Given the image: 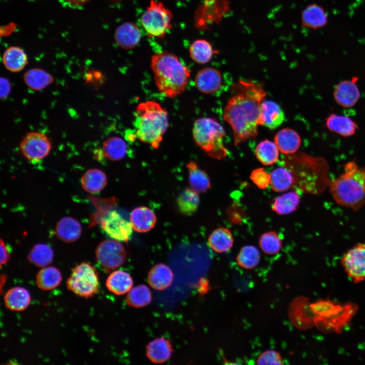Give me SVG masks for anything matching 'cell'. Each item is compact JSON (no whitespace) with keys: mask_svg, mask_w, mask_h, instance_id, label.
I'll return each mask as SVG.
<instances>
[{"mask_svg":"<svg viewBox=\"0 0 365 365\" xmlns=\"http://www.w3.org/2000/svg\"><path fill=\"white\" fill-rule=\"evenodd\" d=\"M11 86L10 82L5 78L1 79V97L5 99L10 93Z\"/></svg>","mask_w":365,"mask_h":365,"instance_id":"obj_45","label":"cell"},{"mask_svg":"<svg viewBox=\"0 0 365 365\" xmlns=\"http://www.w3.org/2000/svg\"><path fill=\"white\" fill-rule=\"evenodd\" d=\"M10 259V253L8 247L1 239V266L5 264Z\"/></svg>","mask_w":365,"mask_h":365,"instance_id":"obj_46","label":"cell"},{"mask_svg":"<svg viewBox=\"0 0 365 365\" xmlns=\"http://www.w3.org/2000/svg\"><path fill=\"white\" fill-rule=\"evenodd\" d=\"M5 67L12 72L21 71L27 64V56L20 47L12 46L8 48L3 56Z\"/></svg>","mask_w":365,"mask_h":365,"instance_id":"obj_27","label":"cell"},{"mask_svg":"<svg viewBox=\"0 0 365 365\" xmlns=\"http://www.w3.org/2000/svg\"><path fill=\"white\" fill-rule=\"evenodd\" d=\"M173 277V273L169 267L160 263L151 269L148 275V281L154 289L162 290L171 284Z\"/></svg>","mask_w":365,"mask_h":365,"instance_id":"obj_20","label":"cell"},{"mask_svg":"<svg viewBox=\"0 0 365 365\" xmlns=\"http://www.w3.org/2000/svg\"><path fill=\"white\" fill-rule=\"evenodd\" d=\"M360 96L356 80H345L340 82L334 91L337 103L344 107H351L358 101Z\"/></svg>","mask_w":365,"mask_h":365,"instance_id":"obj_14","label":"cell"},{"mask_svg":"<svg viewBox=\"0 0 365 365\" xmlns=\"http://www.w3.org/2000/svg\"><path fill=\"white\" fill-rule=\"evenodd\" d=\"M274 142L281 153L289 155L297 152L301 145V138L295 130L284 128L276 134Z\"/></svg>","mask_w":365,"mask_h":365,"instance_id":"obj_19","label":"cell"},{"mask_svg":"<svg viewBox=\"0 0 365 365\" xmlns=\"http://www.w3.org/2000/svg\"><path fill=\"white\" fill-rule=\"evenodd\" d=\"M23 79L26 85L34 90H41L53 82V77L41 68H32L25 72Z\"/></svg>","mask_w":365,"mask_h":365,"instance_id":"obj_33","label":"cell"},{"mask_svg":"<svg viewBox=\"0 0 365 365\" xmlns=\"http://www.w3.org/2000/svg\"><path fill=\"white\" fill-rule=\"evenodd\" d=\"M215 53L211 44L203 39L194 41L189 49L191 59L195 62L201 64L209 62Z\"/></svg>","mask_w":365,"mask_h":365,"instance_id":"obj_34","label":"cell"},{"mask_svg":"<svg viewBox=\"0 0 365 365\" xmlns=\"http://www.w3.org/2000/svg\"><path fill=\"white\" fill-rule=\"evenodd\" d=\"M325 125L328 130L343 137L353 135L357 125L349 117L332 114L325 119Z\"/></svg>","mask_w":365,"mask_h":365,"instance_id":"obj_21","label":"cell"},{"mask_svg":"<svg viewBox=\"0 0 365 365\" xmlns=\"http://www.w3.org/2000/svg\"><path fill=\"white\" fill-rule=\"evenodd\" d=\"M205 3L206 8H211V11L213 12L214 15L216 16L217 18H220L223 16L226 12L228 8V4H218L217 2H225L223 0H204Z\"/></svg>","mask_w":365,"mask_h":365,"instance_id":"obj_44","label":"cell"},{"mask_svg":"<svg viewBox=\"0 0 365 365\" xmlns=\"http://www.w3.org/2000/svg\"><path fill=\"white\" fill-rule=\"evenodd\" d=\"M68 289L78 296L89 298L99 290L98 273L89 263L83 262L75 267L67 280Z\"/></svg>","mask_w":365,"mask_h":365,"instance_id":"obj_7","label":"cell"},{"mask_svg":"<svg viewBox=\"0 0 365 365\" xmlns=\"http://www.w3.org/2000/svg\"><path fill=\"white\" fill-rule=\"evenodd\" d=\"M107 184L105 174L98 169L87 170L81 178L83 189L91 194H96L102 191Z\"/></svg>","mask_w":365,"mask_h":365,"instance_id":"obj_28","label":"cell"},{"mask_svg":"<svg viewBox=\"0 0 365 365\" xmlns=\"http://www.w3.org/2000/svg\"><path fill=\"white\" fill-rule=\"evenodd\" d=\"M102 230L111 238L128 242L132 235L130 222L125 219L116 210H111L101 221Z\"/></svg>","mask_w":365,"mask_h":365,"instance_id":"obj_12","label":"cell"},{"mask_svg":"<svg viewBox=\"0 0 365 365\" xmlns=\"http://www.w3.org/2000/svg\"><path fill=\"white\" fill-rule=\"evenodd\" d=\"M20 148L23 155L28 161L37 162L48 156L52 145L45 134L39 132H31L23 138Z\"/></svg>","mask_w":365,"mask_h":365,"instance_id":"obj_10","label":"cell"},{"mask_svg":"<svg viewBox=\"0 0 365 365\" xmlns=\"http://www.w3.org/2000/svg\"><path fill=\"white\" fill-rule=\"evenodd\" d=\"M330 193L338 205L357 211L365 204V166L359 167L354 161L344 165L343 172L331 179Z\"/></svg>","mask_w":365,"mask_h":365,"instance_id":"obj_4","label":"cell"},{"mask_svg":"<svg viewBox=\"0 0 365 365\" xmlns=\"http://www.w3.org/2000/svg\"><path fill=\"white\" fill-rule=\"evenodd\" d=\"M172 14L161 2L152 0L141 17V24L150 37L162 38L172 26Z\"/></svg>","mask_w":365,"mask_h":365,"instance_id":"obj_8","label":"cell"},{"mask_svg":"<svg viewBox=\"0 0 365 365\" xmlns=\"http://www.w3.org/2000/svg\"><path fill=\"white\" fill-rule=\"evenodd\" d=\"M169 340L164 337L157 338L150 342L146 347V355L155 363H162L167 361L173 352Z\"/></svg>","mask_w":365,"mask_h":365,"instance_id":"obj_18","label":"cell"},{"mask_svg":"<svg viewBox=\"0 0 365 365\" xmlns=\"http://www.w3.org/2000/svg\"><path fill=\"white\" fill-rule=\"evenodd\" d=\"M127 151L126 141L118 136H113L104 141L102 151L104 156L111 161H119L125 157Z\"/></svg>","mask_w":365,"mask_h":365,"instance_id":"obj_35","label":"cell"},{"mask_svg":"<svg viewBox=\"0 0 365 365\" xmlns=\"http://www.w3.org/2000/svg\"><path fill=\"white\" fill-rule=\"evenodd\" d=\"M294 185L293 174L285 166L276 168L270 173V185L276 192L286 191L294 187Z\"/></svg>","mask_w":365,"mask_h":365,"instance_id":"obj_29","label":"cell"},{"mask_svg":"<svg viewBox=\"0 0 365 365\" xmlns=\"http://www.w3.org/2000/svg\"><path fill=\"white\" fill-rule=\"evenodd\" d=\"M191 188L198 193H205L211 187L209 177L205 171L200 169L193 161L187 165Z\"/></svg>","mask_w":365,"mask_h":365,"instance_id":"obj_25","label":"cell"},{"mask_svg":"<svg viewBox=\"0 0 365 365\" xmlns=\"http://www.w3.org/2000/svg\"><path fill=\"white\" fill-rule=\"evenodd\" d=\"M234 238L228 229L222 227L214 230L208 239V245L214 251L223 253L229 251L233 246Z\"/></svg>","mask_w":365,"mask_h":365,"instance_id":"obj_26","label":"cell"},{"mask_svg":"<svg viewBox=\"0 0 365 365\" xmlns=\"http://www.w3.org/2000/svg\"><path fill=\"white\" fill-rule=\"evenodd\" d=\"M81 232L82 227L79 222L69 216H65L60 220L56 227L58 238L67 243L77 240Z\"/></svg>","mask_w":365,"mask_h":365,"instance_id":"obj_22","label":"cell"},{"mask_svg":"<svg viewBox=\"0 0 365 365\" xmlns=\"http://www.w3.org/2000/svg\"><path fill=\"white\" fill-rule=\"evenodd\" d=\"M95 255L98 263L105 271L120 267L126 258L124 246L115 239H107L100 242L96 249Z\"/></svg>","mask_w":365,"mask_h":365,"instance_id":"obj_9","label":"cell"},{"mask_svg":"<svg viewBox=\"0 0 365 365\" xmlns=\"http://www.w3.org/2000/svg\"><path fill=\"white\" fill-rule=\"evenodd\" d=\"M279 149L275 142L265 139L259 142L255 149L257 159L263 165L275 163L279 159Z\"/></svg>","mask_w":365,"mask_h":365,"instance_id":"obj_36","label":"cell"},{"mask_svg":"<svg viewBox=\"0 0 365 365\" xmlns=\"http://www.w3.org/2000/svg\"><path fill=\"white\" fill-rule=\"evenodd\" d=\"M152 294L149 288L144 284H139L132 288L126 297L128 305L134 308H141L150 303Z\"/></svg>","mask_w":365,"mask_h":365,"instance_id":"obj_39","label":"cell"},{"mask_svg":"<svg viewBox=\"0 0 365 365\" xmlns=\"http://www.w3.org/2000/svg\"><path fill=\"white\" fill-rule=\"evenodd\" d=\"M134 117L133 137L158 149L169 126L166 109L157 102L147 101L137 105Z\"/></svg>","mask_w":365,"mask_h":365,"instance_id":"obj_5","label":"cell"},{"mask_svg":"<svg viewBox=\"0 0 365 365\" xmlns=\"http://www.w3.org/2000/svg\"><path fill=\"white\" fill-rule=\"evenodd\" d=\"M67 1L71 4L78 5L84 4L86 3V2H87L88 1H89V0H67Z\"/></svg>","mask_w":365,"mask_h":365,"instance_id":"obj_47","label":"cell"},{"mask_svg":"<svg viewBox=\"0 0 365 365\" xmlns=\"http://www.w3.org/2000/svg\"><path fill=\"white\" fill-rule=\"evenodd\" d=\"M261 259L259 249L253 245H245L238 253L236 260L238 265L244 269L250 270L256 267Z\"/></svg>","mask_w":365,"mask_h":365,"instance_id":"obj_40","label":"cell"},{"mask_svg":"<svg viewBox=\"0 0 365 365\" xmlns=\"http://www.w3.org/2000/svg\"><path fill=\"white\" fill-rule=\"evenodd\" d=\"M6 307L13 311H21L25 309L30 302V296L25 288L16 286L10 289L5 294Z\"/></svg>","mask_w":365,"mask_h":365,"instance_id":"obj_24","label":"cell"},{"mask_svg":"<svg viewBox=\"0 0 365 365\" xmlns=\"http://www.w3.org/2000/svg\"><path fill=\"white\" fill-rule=\"evenodd\" d=\"M300 197L296 191H289L276 197L272 209L279 215H286L295 211L299 206Z\"/></svg>","mask_w":365,"mask_h":365,"instance_id":"obj_30","label":"cell"},{"mask_svg":"<svg viewBox=\"0 0 365 365\" xmlns=\"http://www.w3.org/2000/svg\"><path fill=\"white\" fill-rule=\"evenodd\" d=\"M196 144L211 158L221 160L228 155L224 144L225 131L214 118L203 117L197 119L192 129Z\"/></svg>","mask_w":365,"mask_h":365,"instance_id":"obj_6","label":"cell"},{"mask_svg":"<svg viewBox=\"0 0 365 365\" xmlns=\"http://www.w3.org/2000/svg\"><path fill=\"white\" fill-rule=\"evenodd\" d=\"M130 221L134 231L139 233H145L154 227L157 217L149 208L140 206L132 210L130 215Z\"/></svg>","mask_w":365,"mask_h":365,"instance_id":"obj_17","label":"cell"},{"mask_svg":"<svg viewBox=\"0 0 365 365\" xmlns=\"http://www.w3.org/2000/svg\"><path fill=\"white\" fill-rule=\"evenodd\" d=\"M62 280L60 271L55 267L42 268L36 276V284L41 289L49 290L57 287Z\"/></svg>","mask_w":365,"mask_h":365,"instance_id":"obj_32","label":"cell"},{"mask_svg":"<svg viewBox=\"0 0 365 365\" xmlns=\"http://www.w3.org/2000/svg\"><path fill=\"white\" fill-rule=\"evenodd\" d=\"M285 166L292 172L294 186L300 191L312 195H320L328 188L329 166L322 157L299 152L289 155Z\"/></svg>","mask_w":365,"mask_h":365,"instance_id":"obj_2","label":"cell"},{"mask_svg":"<svg viewBox=\"0 0 365 365\" xmlns=\"http://www.w3.org/2000/svg\"><path fill=\"white\" fill-rule=\"evenodd\" d=\"M176 203L182 214L191 215L197 210L199 205L198 193L191 188H186L178 195Z\"/></svg>","mask_w":365,"mask_h":365,"instance_id":"obj_37","label":"cell"},{"mask_svg":"<svg viewBox=\"0 0 365 365\" xmlns=\"http://www.w3.org/2000/svg\"><path fill=\"white\" fill-rule=\"evenodd\" d=\"M133 283V279L128 273L116 270L108 276L105 285L111 292L116 295H122L132 288Z\"/></svg>","mask_w":365,"mask_h":365,"instance_id":"obj_23","label":"cell"},{"mask_svg":"<svg viewBox=\"0 0 365 365\" xmlns=\"http://www.w3.org/2000/svg\"><path fill=\"white\" fill-rule=\"evenodd\" d=\"M141 38L139 28L132 22H125L121 24L116 29L114 34L117 45L124 49H131L136 47Z\"/></svg>","mask_w":365,"mask_h":365,"instance_id":"obj_16","label":"cell"},{"mask_svg":"<svg viewBox=\"0 0 365 365\" xmlns=\"http://www.w3.org/2000/svg\"><path fill=\"white\" fill-rule=\"evenodd\" d=\"M250 177L254 185L261 189H265L270 183V174H268L263 168L253 170Z\"/></svg>","mask_w":365,"mask_h":365,"instance_id":"obj_42","label":"cell"},{"mask_svg":"<svg viewBox=\"0 0 365 365\" xmlns=\"http://www.w3.org/2000/svg\"><path fill=\"white\" fill-rule=\"evenodd\" d=\"M259 244L261 250L267 254H275L281 249L282 240L279 235L274 231L263 233L260 237Z\"/></svg>","mask_w":365,"mask_h":365,"instance_id":"obj_41","label":"cell"},{"mask_svg":"<svg viewBox=\"0 0 365 365\" xmlns=\"http://www.w3.org/2000/svg\"><path fill=\"white\" fill-rule=\"evenodd\" d=\"M195 83L197 89L204 94H212L217 92L222 83L221 72L213 67H205L197 74Z\"/></svg>","mask_w":365,"mask_h":365,"instance_id":"obj_13","label":"cell"},{"mask_svg":"<svg viewBox=\"0 0 365 365\" xmlns=\"http://www.w3.org/2000/svg\"><path fill=\"white\" fill-rule=\"evenodd\" d=\"M257 361L259 364H283V360L279 353L273 350H267L261 353Z\"/></svg>","mask_w":365,"mask_h":365,"instance_id":"obj_43","label":"cell"},{"mask_svg":"<svg viewBox=\"0 0 365 365\" xmlns=\"http://www.w3.org/2000/svg\"><path fill=\"white\" fill-rule=\"evenodd\" d=\"M151 67L156 87L164 96L174 98L186 89L190 71L175 55L167 51L156 53Z\"/></svg>","mask_w":365,"mask_h":365,"instance_id":"obj_3","label":"cell"},{"mask_svg":"<svg viewBox=\"0 0 365 365\" xmlns=\"http://www.w3.org/2000/svg\"><path fill=\"white\" fill-rule=\"evenodd\" d=\"M53 249L45 244H35L28 255V260L35 266L44 268L50 264L53 259Z\"/></svg>","mask_w":365,"mask_h":365,"instance_id":"obj_38","label":"cell"},{"mask_svg":"<svg viewBox=\"0 0 365 365\" xmlns=\"http://www.w3.org/2000/svg\"><path fill=\"white\" fill-rule=\"evenodd\" d=\"M266 95L259 83L239 80L232 85L223 117L233 130L235 145L257 136L261 105Z\"/></svg>","mask_w":365,"mask_h":365,"instance_id":"obj_1","label":"cell"},{"mask_svg":"<svg viewBox=\"0 0 365 365\" xmlns=\"http://www.w3.org/2000/svg\"><path fill=\"white\" fill-rule=\"evenodd\" d=\"M284 119V113L277 103L265 100L262 102L259 125L275 129L282 124Z\"/></svg>","mask_w":365,"mask_h":365,"instance_id":"obj_15","label":"cell"},{"mask_svg":"<svg viewBox=\"0 0 365 365\" xmlns=\"http://www.w3.org/2000/svg\"><path fill=\"white\" fill-rule=\"evenodd\" d=\"M301 20L305 26L316 28L326 24L327 16L324 9L320 6L316 4H311L303 11Z\"/></svg>","mask_w":365,"mask_h":365,"instance_id":"obj_31","label":"cell"},{"mask_svg":"<svg viewBox=\"0 0 365 365\" xmlns=\"http://www.w3.org/2000/svg\"><path fill=\"white\" fill-rule=\"evenodd\" d=\"M341 264L355 283L365 281V243H357L343 256Z\"/></svg>","mask_w":365,"mask_h":365,"instance_id":"obj_11","label":"cell"}]
</instances>
